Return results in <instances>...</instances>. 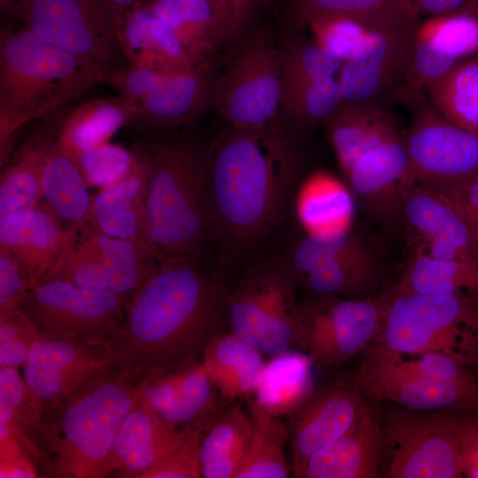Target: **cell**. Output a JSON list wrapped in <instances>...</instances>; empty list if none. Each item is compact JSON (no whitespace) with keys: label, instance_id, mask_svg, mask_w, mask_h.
Listing matches in <instances>:
<instances>
[{"label":"cell","instance_id":"6da1fadb","mask_svg":"<svg viewBox=\"0 0 478 478\" xmlns=\"http://www.w3.org/2000/svg\"><path fill=\"white\" fill-rule=\"evenodd\" d=\"M226 295L200 257L159 261L111 339L118 366L139 378L201 359L220 331Z\"/></svg>","mask_w":478,"mask_h":478},{"label":"cell","instance_id":"7a4b0ae2","mask_svg":"<svg viewBox=\"0 0 478 478\" xmlns=\"http://www.w3.org/2000/svg\"><path fill=\"white\" fill-rule=\"evenodd\" d=\"M283 128L227 127L204 150V188L213 239L245 250L278 223L297 170Z\"/></svg>","mask_w":478,"mask_h":478},{"label":"cell","instance_id":"3957f363","mask_svg":"<svg viewBox=\"0 0 478 478\" xmlns=\"http://www.w3.org/2000/svg\"><path fill=\"white\" fill-rule=\"evenodd\" d=\"M137 379L114 366L42 411L41 477H106L114 438L139 398Z\"/></svg>","mask_w":478,"mask_h":478},{"label":"cell","instance_id":"277c9868","mask_svg":"<svg viewBox=\"0 0 478 478\" xmlns=\"http://www.w3.org/2000/svg\"><path fill=\"white\" fill-rule=\"evenodd\" d=\"M150 161L146 235L158 261L201 257L213 239L205 188L204 150L190 137L143 130Z\"/></svg>","mask_w":478,"mask_h":478},{"label":"cell","instance_id":"5b68a950","mask_svg":"<svg viewBox=\"0 0 478 478\" xmlns=\"http://www.w3.org/2000/svg\"><path fill=\"white\" fill-rule=\"evenodd\" d=\"M108 84L92 65L36 36L23 26L0 36V156L6 162L14 135L51 119L89 90Z\"/></svg>","mask_w":478,"mask_h":478},{"label":"cell","instance_id":"8992f818","mask_svg":"<svg viewBox=\"0 0 478 478\" xmlns=\"http://www.w3.org/2000/svg\"><path fill=\"white\" fill-rule=\"evenodd\" d=\"M380 301L382 328L376 343L400 354L444 355L472 371L478 369V297L394 287Z\"/></svg>","mask_w":478,"mask_h":478},{"label":"cell","instance_id":"52a82bcc","mask_svg":"<svg viewBox=\"0 0 478 478\" xmlns=\"http://www.w3.org/2000/svg\"><path fill=\"white\" fill-rule=\"evenodd\" d=\"M298 284L285 262L263 261L248 266L227 290L225 310L230 331L273 358L297 348Z\"/></svg>","mask_w":478,"mask_h":478},{"label":"cell","instance_id":"ba28073f","mask_svg":"<svg viewBox=\"0 0 478 478\" xmlns=\"http://www.w3.org/2000/svg\"><path fill=\"white\" fill-rule=\"evenodd\" d=\"M12 16L44 42L100 70L108 85L128 65L103 0H19Z\"/></svg>","mask_w":478,"mask_h":478},{"label":"cell","instance_id":"9c48e42d","mask_svg":"<svg viewBox=\"0 0 478 478\" xmlns=\"http://www.w3.org/2000/svg\"><path fill=\"white\" fill-rule=\"evenodd\" d=\"M280 49L266 33L243 38L216 75L211 107L228 127L243 129L283 128L281 115Z\"/></svg>","mask_w":478,"mask_h":478},{"label":"cell","instance_id":"30bf717a","mask_svg":"<svg viewBox=\"0 0 478 478\" xmlns=\"http://www.w3.org/2000/svg\"><path fill=\"white\" fill-rule=\"evenodd\" d=\"M459 412L396 409L381 421L380 473L387 478L463 477Z\"/></svg>","mask_w":478,"mask_h":478},{"label":"cell","instance_id":"8fae6325","mask_svg":"<svg viewBox=\"0 0 478 478\" xmlns=\"http://www.w3.org/2000/svg\"><path fill=\"white\" fill-rule=\"evenodd\" d=\"M399 96L412 110L403 140L413 185H447L478 173V134L444 117L424 94Z\"/></svg>","mask_w":478,"mask_h":478},{"label":"cell","instance_id":"7c38bea8","mask_svg":"<svg viewBox=\"0 0 478 478\" xmlns=\"http://www.w3.org/2000/svg\"><path fill=\"white\" fill-rule=\"evenodd\" d=\"M312 296L299 303L297 348L313 364L344 363L375 343L382 328L380 298Z\"/></svg>","mask_w":478,"mask_h":478},{"label":"cell","instance_id":"4fadbf2b","mask_svg":"<svg viewBox=\"0 0 478 478\" xmlns=\"http://www.w3.org/2000/svg\"><path fill=\"white\" fill-rule=\"evenodd\" d=\"M128 304L108 289L49 279L37 283L19 308L39 333L111 342Z\"/></svg>","mask_w":478,"mask_h":478},{"label":"cell","instance_id":"5bb4252c","mask_svg":"<svg viewBox=\"0 0 478 478\" xmlns=\"http://www.w3.org/2000/svg\"><path fill=\"white\" fill-rule=\"evenodd\" d=\"M114 366L118 364L110 341L38 333L21 367L42 412Z\"/></svg>","mask_w":478,"mask_h":478},{"label":"cell","instance_id":"9a60e30c","mask_svg":"<svg viewBox=\"0 0 478 478\" xmlns=\"http://www.w3.org/2000/svg\"><path fill=\"white\" fill-rule=\"evenodd\" d=\"M365 353L353 382L366 398L412 411L478 412V386L424 378L397 366L376 343Z\"/></svg>","mask_w":478,"mask_h":478},{"label":"cell","instance_id":"2e32d148","mask_svg":"<svg viewBox=\"0 0 478 478\" xmlns=\"http://www.w3.org/2000/svg\"><path fill=\"white\" fill-rule=\"evenodd\" d=\"M418 23L367 32L338 74L343 104H385L389 97L398 96Z\"/></svg>","mask_w":478,"mask_h":478},{"label":"cell","instance_id":"e0dca14e","mask_svg":"<svg viewBox=\"0 0 478 478\" xmlns=\"http://www.w3.org/2000/svg\"><path fill=\"white\" fill-rule=\"evenodd\" d=\"M137 389L156 415L180 428L204 433L227 408L201 359L145 374Z\"/></svg>","mask_w":478,"mask_h":478},{"label":"cell","instance_id":"ac0fdd59","mask_svg":"<svg viewBox=\"0 0 478 478\" xmlns=\"http://www.w3.org/2000/svg\"><path fill=\"white\" fill-rule=\"evenodd\" d=\"M366 403L353 382L313 391L297 406L287 424L291 474L300 478L308 459L344 434Z\"/></svg>","mask_w":478,"mask_h":478},{"label":"cell","instance_id":"d6986e66","mask_svg":"<svg viewBox=\"0 0 478 478\" xmlns=\"http://www.w3.org/2000/svg\"><path fill=\"white\" fill-rule=\"evenodd\" d=\"M345 183L367 212L384 220L402 215L410 178L403 133L358 158L343 174Z\"/></svg>","mask_w":478,"mask_h":478},{"label":"cell","instance_id":"ffe728a7","mask_svg":"<svg viewBox=\"0 0 478 478\" xmlns=\"http://www.w3.org/2000/svg\"><path fill=\"white\" fill-rule=\"evenodd\" d=\"M216 74L210 57L169 76L135 104L132 125L169 130L188 125L211 107Z\"/></svg>","mask_w":478,"mask_h":478},{"label":"cell","instance_id":"44dd1931","mask_svg":"<svg viewBox=\"0 0 478 478\" xmlns=\"http://www.w3.org/2000/svg\"><path fill=\"white\" fill-rule=\"evenodd\" d=\"M402 216L420 241L417 251L440 259L478 261V246L467 226L436 189L412 185L404 198Z\"/></svg>","mask_w":478,"mask_h":478},{"label":"cell","instance_id":"7402d4cb","mask_svg":"<svg viewBox=\"0 0 478 478\" xmlns=\"http://www.w3.org/2000/svg\"><path fill=\"white\" fill-rule=\"evenodd\" d=\"M189 430L165 422L139 397L114 438L106 461V477L139 478L177 447Z\"/></svg>","mask_w":478,"mask_h":478},{"label":"cell","instance_id":"603a6c76","mask_svg":"<svg viewBox=\"0 0 478 478\" xmlns=\"http://www.w3.org/2000/svg\"><path fill=\"white\" fill-rule=\"evenodd\" d=\"M133 149L135 152L133 168L123 179L101 189L92 197L85 223L99 233L149 247L146 235V193L150 161L139 142Z\"/></svg>","mask_w":478,"mask_h":478},{"label":"cell","instance_id":"cb8c5ba5","mask_svg":"<svg viewBox=\"0 0 478 478\" xmlns=\"http://www.w3.org/2000/svg\"><path fill=\"white\" fill-rule=\"evenodd\" d=\"M381 420L366 406L340 437L312 455L300 478H376L380 473Z\"/></svg>","mask_w":478,"mask_h":478},{"label":"cell","instance_id":"d4e9b609","mask_svg":"<svg viewBox=\"0 0 478 478\" xmlns=\"http://www.w3.org/2000/svg\"><path fill=\"white\" fill-rule=\"evenodd\" d=\"M66 231L45 203L0 221V251L17 261L35 286L61 251Z\"/></svg>","mask_w":478,"mask_h":478},{"label":"cell","instance_id":"484cf974","mask_svg":"<svg viewBox=\"0 0 478 478\" xmlns=\"http://www.w3.org/2000/svg\"><path fill=\"white\" fill-rule=\"evenodd\" d=\"M326 124L343 174L366 152L401 134L386 104H343Z\"/></svg>","mask_w":478,"mask_h":478},{"label":"cell","instance_id":"4316f807","mask_svg":"<svg viewBox=\"0 0 478 478\" xmlns=\"http://www.w3.org/2000/svg\"><path fill=\"white\" fill-rule=\"evenodd\" d=\"M120 37L128 63L181 71L199 61L191 56L174 31L143 0L126 16Z\"/></svg>","mask_w":478,"mask_h":478},{"label":"cell","instance_id":"83f0119b","mask_svg":"<svg viewBox=\"0 0 478 478\" xmlns=\"http://www.w3.org/2000/svg\"><path fill=\"white\" fill-rule=\"evenodd\" d=\"M135 117V105L122 96L95 98L51 118V132L73 158L81 150L109 142Z\"/></svg>","mask_w":478,"mask_h":478},{"label":"cell","instance_id":"f1b7e54d","mask_svg":"<svg viewBox=\"0 0 478 478\" xmlns=\"http://www.w3.org/2000/svg\"><path fill=\"white\" fill-rule=\"evenodd\" d=\"M264 354L232 331H220L206 345L201 361L227 403L255 393L266 365Z\"/></svg>","mask_w":478,"mask_h":478},{"label":"cell","instance_id":"f546056e","mask_svg":"<svg viewBox=\"0 0 478 478\" xmlns=\"http://www.w3.org/2000/svg\"><path fill=\"white\" fill-rule=\"evenodd\" d=\"M174 31L197 59L210 57L235 35L233 23L214 0H143Z\"/></svg>","mask_w":478,"mask_h":478},{"label":"cell","instance_id":"4dcf8cb0","mask_svg":"<svg viewBox=\"0 0 478 478\" xmlns=\"http://www.w3.org/2000/svg\"><path fill=\"white\" fill-rule=\"evenodd\" d=\"M36 139L42 153L44 203L68 227L85 223L92 197L77 162L58 143L51 131Z\"/></svg>","mask_w":478,"mask_h":478},{"label":"cell","instance_id":"1f68e13d","mask_svg":"<svg viewBox=\"0 0 478 478\" xmlns=\"http://www.w3.org/2000/svg\"><path fill=\"white\" fill-rule=\"evenodd\" d=\"M355 197L345 182L320 170L301 184L296 214L305 235H325L351 229Z\"/></svg>","mask_w":478,"mask_h":478},{"label":"cell","instance_id":"d6a6232c","mask_svg":"<svg viewBox=\"0 0 478 478\" xmlns=\"http://www.w3.org/2000/svg\"><path fill=\"white\" fill-rule=\"evenodd\" d=\"M251 432L235 478H286L291 474L288 425L255 402L249 404Z\"/></svg>","mask_w":478,"mask_h":478},{"label":"cell","instance_id":"836d02e7","mask_svg":"<svg viewBox=\"0 0 478 478\" xmlns=\"http://www.w3.org/2000/svg\"><path fill=\"white\" fill-rule=\"evenodd\" d=\"M251 418L240 403L227 406L203 433L200 451L202 478H235L251 432Z\"/></svg>","mask_w":478,"mask_h":478},{"label":"cell","instance_id":"e575fe53","mask_svg":"<svg viewBox=\"0 0 478 478\" xmlns=\"http://www.w3.org/2000/svg\"><path fill=\"white\" fill-rule=\"evenodd\" d=\"M83 227L105 269L109 290L130 302L159 261L144 244L99 233L86 223Z\"/></svg>","mask_w":478,"mask_h":478},{"label":"cell","instance_id":"d590c367","mask_svg":"<svg viewBox=\"0 0 478 478\" xmlns=\"http://www.w3.org/2000/svg\"><path fill=\"white\" fill-rule=\"evenodd\" d=\"M395 287L428 295L478 297V261L440 259L416 251Z\"/></svg>","mask_w":478,"mask_h":478},{"label":"cell","instance_id":"8d00e7d4","mask_svg":"<svg viewBox=\"0 0 478 478\" xmlns=\"http://www.w3.org/2000/svg\"><path fill=\"white\" fill-rule=\"evenodd\" d=\"M296 9L305 23L340 18L369 30L420 20L408 0H296Z\"/></svg>","mask_w":478,"mask_h":478},{"label":"cell","instance_id":"74e56055","mask_svg":"<svg viewBox=\"0 0 478 478\" xmlns=\"http://www.w3.org/2000/svg\"><path fill=\"white\" fill-rule=\"evenodd\" d=\"M380 266L368 251L339 258L305 274L299 284L315 296L366 299L380 280Z\"/></svg>","mask_w":478,"mask_h":478},{"label":"cell","instance_id":"f35d334b","mask_svg":"<svg viewBox=\"0 0 478 478\" xmlns=\"http://www.w3.org/2000/svg\"><path fill=\"white\" fill-rule=\"evenodd\" d=\"M424 96L444 117L478 134V54L458 62Z\"/></svg>","mask_w":478,"mask_h":478},{"label":"cell","instance_id":"ab89813d","mask_svg":"<svg viewBox=\"0 0 478 478\" xmlns=\"http://www.w3.org/2000/svg\"><path fill=\"white\" fill-rule=\"evenodd\" d=\"M41 416L18 368L0 367V422L25 445L38 466L42 457Z\"/></svg>","mask_w":478,"mask_h":478},{"label":"cell","instance_id":"60d3db41","mask_svg":"<svg viewBox=\"0 0 478 478\" xmlns=\"http://www.w3.org/2000/svg\"><path fill=\"white\" fill-rule=\"evenodd\" d=\"M42 199V153L35 139L1 172L0 221L34 209Z\"/></svg>","mask_w":478,"mask_h":478},{"label":"cell","instance_id":"b9f144b4","mask_svg":"<svg viewBox=\"0 0 478 478\" xmlns=\"http://www.w3.org/2000/svg\"><path fill=\"white\" fill-rule=\"evenodd\" d=\"M414 35L436 53L458 63L478 54V8L420 20Z\"/></svg>","mask_w":478,"mask_h":478},{"label":"cell","instance_id":"7bdbcfd3","mask_svg":"<svg viewBox=\"0 0 478 478\" xmlns=\"http://www.w3.org/2000/svg\"><path fill=\"white\" fill-rule=\"evenodd\" d=\"M343 104L338 75L305 81L281 90V112L301 128L326 122Z\"/></svg>","mask_w":478,"mask_h":478},{"label":"cell","instance_id":"ee69618b","mask_svg":"<svg viewBox=\"0 0 478 478\" xmlns=\"http://www.w3.org/2000/svg\"><path fill=\"white\" fill-rule=\"evenodd\" d=\"M368 251L351 229L325 235H305L284 262L299 281L305 274L339 258Z\"/></svg>","mask_w":478,"mask_h":478},{"label":"cell","instance_id":"f6af8a7d","mask_svg":"<svg viewBox=\"0 0 478 478\" xmlns=\"http://www.w3.org/2000/svg\"><path fill=\"white\" fill-rule=\"evenodd\" d=\"M343 62L314 40H298L280 49L281 90L316 79L337 76Z\"/></svg>","mask_w":478,"mask_h":478},{"label":"cell","instance_id":"bcb514c9","mask_svg":"<svg viewBox=\"0 0 478 478\" xmlns=\"http://www.w3.org/2000/svg\"><path fill=\"white\" fill-rule=\"evenodd\" d=\"M89 187L105 188L128 174L135 161L134 149L104 143L78 152L74 157Z\"/></svg>","mask_w":478,"mask_h":478},{"label":"cell","instance_id":"7dc6e473","mask_svg":"<svg viewBox=\"0 0 478 478\" xmlns=\"http://www.w3.org/2000/svg\"><path fill=\"white\" fill-rule=\"evenodd\" d=\"M306 24L314 41L343 63L354 55L369 31L352 20L340 18L314 19Z\"/></svg>","mask_w":478,"mask_h":478},{"label":"cell","instance_id":"c3c4849f","mask_svg":"<svg viewBox=\"0 0 478 478\" xmlns=\"http://www.w3.org/2000/svg\"><path fill=\"white\" fill-rule=\"evenodd\" d=\"M203 432L190 429L184 440L139 478H199Z\"/></svg>","mask_w":478,"mask_h":478},{"label":"cell","instance_id":"681fc988","mask_svg":"<svg viewBox=\"0 0 478 478\" xmlns=\"http://www.w3.org/2000/svg\"><path fill=\"white\" fill-rule=\"evenodd\" d=\"M177 72L180 71L128 63L126 68L112 78L110 85L117 89L120 96L135 105Z\"/></svg>","mask_w":478,"mask_h":478},{"label":"cell","instance_id":"f907efd6","mask_svg":"<svg viewBox=\"0 0 478 478\" xmlns=\"http://www.w3.org/2000/svg\"><path fill=\"white\" fill-rule=\"evenodd\" d=\"M0 477H41L30 452L3 422H0Z\"/></svg>","mask_w":478,"mask_h":478},{"label":"cell","instance_id":"816d5d0a","mask_svg":"<svg viewBox=\"0 0 478 478\" xmlns=\"http://www.w3.org/2000/svg\"><path fill=\"white\" fill-rule=\"evenodd\" d=\"M34 287L21 266L0 251V313L19 308Z\"/></svg>","mask_w":478,"mask_h":478},{"label":"cell","instance_id":"f5cc1de1","mask_svg":"<svg viewBox=\"0 0 478 478\" xmlns=\"http://www.w3.org/2000/svg\"><path fill=\"white\" fill-rule=\"evenodd\" d=\"M430 188L455 208L478 246V173L454 183Z\"/></svg>","mask_w":478,"mask_h":478},{"label":"cell","instance_id":"db71d44e","mask_svg":"<svg viewBox=\"0 0 478 478\" xmlns=\"http://www.w3.org/2000/svg\"><path fill=\"white\" fill-rule=\"evenodd\" d=\"M458 452L462 476L478 478V412H459Z\"/></svg>","mask_w":478,"mask_h":478},{"label":"cell","instance_id":"11a10c76","mask_svg":"<svg viewBox=\"0 0 478 478\" xmlns=\"http://www.w3.org/2000/svg\"><path fill=\"white\" fill-rule=\"evenodd\" d=\"M418 15L435 17L478 8V0H408Z\"/></svg>","mask_w":478,"mask_h":478},{"label":"cell","instance_id":"9f6ffc18","mask_svg":"<svg viewBox=\"0 0 478 478\" xmlns=\"http://www.w3.org/2000/svg\"><path fill=\"white\" fill-rule=\"evenodd\" d=\"M35 338H20L0 343V367L22 366Z\"/></svg>","mask_w":478,"mask_h":478},{"label":"cell","instance_id":"6f0895ef","mask_svg":"<svg viewBox=\"0 0 478 478\" xmlns=\"http://www.w3.org/2000/svg\"><path fill=\"white\" fill-rule=\"evenodd\" d=\"M260 2L261 0H229L231 19L236 34L246 26Z\"/></svg>","mask_w":478,"mask_h":478},{"label":"cell","instance_id":"680465c9","mask_svg":"<svg viewBox=\"0 0 478 478\" xmlns=\"http://www.w3.org/2000/svg\"><path fill=\"white\" fill-rule=\"evenodd\" d=\"M108 7L116 27L120 31L121 25L130 10L142 0H103Z\"/></svg>","mask_w":478,"mask_h":478},{"label":"cell","instance_id":"91938a15","mask_svg":"<svg viewBox=\"0 0 478 478\" xmlns=\"http://www.w3.org/2000/svg\"><path fill=\"white\" fill-rule=\"evenodd\" d=\"M19 0H0L1 12L4 14L12 15Z\"/></svg>","mask_w":478,"mask_h":478},{"label":"cell","instance_id":"94428289","mask_svg":"<svg viewBox=\"0 0 478 478\" xmlns=\"http://www.w3.org/2000/svg\"><path fill=\"white\" fill-rule=\"evenodd\" d=\"M214 2L221 9V11L231 19L230 9H229V0H214Z\"/></svg>","mask_w":478,"mask_h":478}]
</instances>
